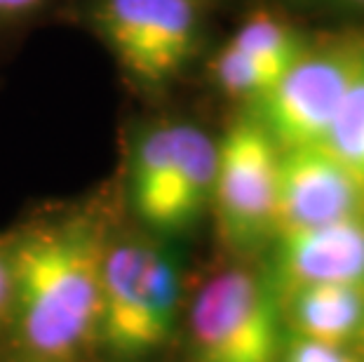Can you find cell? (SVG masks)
Listing matches in <instances>:
<instances>
[{"instance_id":"1","label":"cell","mask_w":364,"mask_h":362,"mask_svg":"<svg viewBox=\"0 0 364 362\" xmlns=\"http://www.w3.org/2000/svg\"><path fill=\"white\" fill-rule=\"evenodd\" d=\"M111 207L102 198L38 210L7 233L14 362H85L97 353Z\"/></svg>"},{"instance_id":"2","label":"cell","mask_w":364,"mask_h":362,"mask_svg":"<svg viewBox=\"0 0 364 362\" xmlns=\"http://www.w3.org/2000/svg\"><path fill=\"white\" fill-rule=\"evenodd\" d=\"M183 313V261L174 240L115 226L104 259L97 353L108 362H146L172 344Z\"/></svg>"},{"instance_id":"3","label":"cell","mask_w":364,"mask_h":362,"mask_svg":"<svg viewBox=\"0 0 364 362\" xmlns=\"http://www.w3.org/2000/svg\"><path fill=\"white\" fill-rule=\"evenodd\" d=\"M191 362H280L284 320L268 268L235 264L200 284L186 304Z\"/></svg>"},{"instance_id":"4","label":"cell","mask_w":364,"mask_h":362,"mask_svg":"<svg viewBox=\"0 0 364 362\" xmlns=\"http://www.w3.org/2000/svg\"><path fill=\"white\" fill-rule=\"evenodd\" d=\"M82 17L127 82L146 95L169 87L203 43L200 0H87Z\"/></svg>"},{"instance_id":"5","label":"cell","mask_w":364,"mask_h":362,"mask_svg":"<svg viewBox=\"0 0 364 362\" xmlns=\"http://www.w3.org/2000/svg\"><path fill=\"white\" fill-rule=\"evenodd\" d=\"M209 210L223 247L250 259L275 240L280 146L254 115H242L219 142Z\"/></svg>"},{"instance_id":"6","label":"cell","mask_w":364,"mask_h":362,"mask_svg":"<svg viewBox=\"0 0 364 362\" xmlns=\"http://www.w3.org/2000/svg\"><path fill=\"white\" fill-rule=\"evenodd\" d=\"M362 59L364 38L308 45L273 90L252 104V115L280 151L324 144Z\"/></svg>"},{"instance_id":"7","label":"cell","mask_w":364,"mask_h":362,"mask_svg":"<svg viewBox=\"0 0 364 362\" xmlns=\"http://www.w3.org/2000/svg\"><path fill=\"white\" fill-rule=\"evenodd\" d=\"M364 217V181L324 144L280 151L277 233Z\"/></svg>"},{"instance_id":"8","label":"cell","mask_w":364,"mask_h":362,"mask_svg":"<svg viewBox=\"0 0 364 362\" xmlns=\"http://www.w3.org/2000/svg\"><path fill=\"white\" fill-rule=\"evenodd\" d=\"M219 146L196 122L174 120V144L158 186L136 207V226L176 240L209 212Z\"/></svg>"},{"instance_id":"9","label":"cell","mask_w":364,"mask_h":362,"mask_svg":"<svg viewBox=\"0 0 364 362\" xmlns=\"http://www.w3.org/2000/svg\"><path fill=\"white\" fill-rule=\"evenodd\" d=\"M268 273L277 294L306 284L364 287V217L280 233L273 243Z\"/></svg>"},{"instance_id":"10","label":"cell","mask_w":364,"mask_h":362,"mask_svg":"<svg viewBox=\"0 0 364 362\" xmlns=\"http://www.w3.org/2000/svg\"><path fill=\"white\" fill-rule=\"evenodd\" d=\"M287 334L353 348L364 322L360 284H306L280 294Z\"/></svg>"},{"instance_id":"11","label":"cell","mask_w":364,"mask_h":362,"mask_svg":"<svg viewBox=\"0 0 364 362\" xmlns=\"http://www.w3.org/2000/svg\"><path fill=\"white\" fill-rule=\"evenodd\" d=\"M209 71L223 95L257 104L261 97H266L273 90V85L282 78L287 68L268 64V61L247 55L226 43L214 55Z\"/></svg>"},{"instance_id":"12","label":"cell","mask_w":364,"mask_h":362,"mask_svg":"<svg viewBox=\"0 0 364 362\" xmlns=\"http://www.w3.org/2000/svg\"><path fill=\"white\" fill-rule=\"evenodd\" d=\"M228 45L268 61V64L289 68L304 55L308 41L291 24L273 17V14H257L235 31Z\"/></svg>"},{"instance_id":"13","label":"cell","mask_w":364,"mask_h":362,"mask_svg":"<svg viewBox=\"0 0 364 362\" xmlns=\"http://www.w3.org/2000/svg\"><path fill=\"white\" fill-rule=\"evenodd\" d=\"M324 146L364 181V59L338 106Z\"/></svg>"},{"instance_id":"14","label":"cell","mask_w":364,"mask_h":362,"mask_svg":"<svg viewBox=\"0 0 364 362\" xmlns=\"http://www.w3.org/2000/svg\"><path fill=\"white\" fill-rule=\"evenodd\" d=\"M12 294H14V280H12L10 240H7V233H0V334H5L7 322H10Z\"/></svg>"},{"instance_id":"15","label":"cell","mask_w":364,"mask_h":362,"mask_svg":"<svg viewBox=\"0 0 364 362\" xmlns=\"http://www.w3.org/2000/svg\"><path fill=\"white\" fill-rule=\"evenodd\" d=\"M52 0H0V28H12L38 17Z\"/></svg>"},{"instance_id":"16","label":"cell","mask_w":364,"mask_h":362,"mask_svg":"<svg viewBox=\"0 0 364 362\" xmlns=\"http://www.w3.org/2000/svg\"><path fill=\"white\" fill-rule=\"evenodd\" d=\"M355 356H358L362 362H364V322H362V327H360V334H358V339L353 341V348H350Z\"/></svg>"},{"instance_id":"17","label":"cell","mask_w":364,"mask_h":362,"mask_svg":"<svg viewBox=\"0 0 364 362\" xmlns=\"http://www.w3.org/2000/svg\"><path fill=\"white\" fill-rule=\"evenodd\" d=\"M350 3H360V5H364V0H350Z\"/></svg>"},{"instance_id":"18","label":"cell","mask_w":364,"mask_h":362,"mask_svg":"<svg viewBox=\"0 0 364 362\" xmlns=\"http://www.w3.org/2000/svg\"><path fill=\"white\" fill-rule=\"evenodd\" d=\"M353 362H362V360H360V358H358V356H355V360H353Z\"/></svg>"}]
</instances>
